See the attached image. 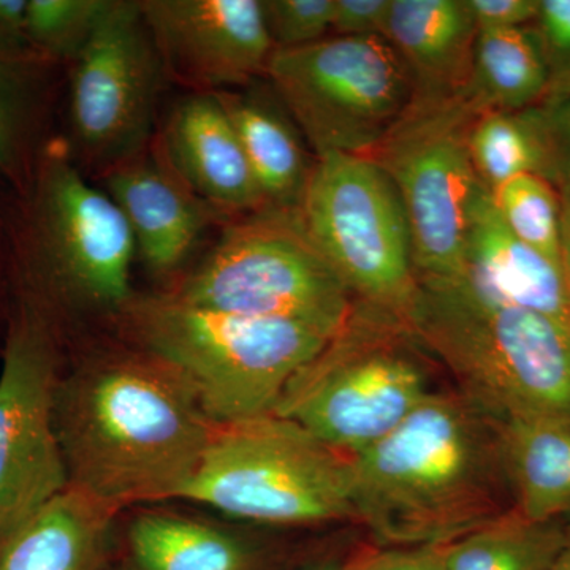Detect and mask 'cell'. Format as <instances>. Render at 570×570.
I'll return each mask as SVG.
<instances>
[{"mask_svg":"<svg viewBox=\"0 0 570 570\" xmlns=\"http://www.w3.org/2000/svg\"><path fill=\"white\" fill-rule=\"evenodd\" d=\"M56 426L70 485L119 512L181 499L216 422L178 370L115 336L62 379Z\"/></svg>","mask_w":570,"mask_h":570,"instance_id":"obj_1","label":"cell"},{"mask_svg":"<svg viewBox=\"0 0 570 570\" xmlns=\"http://www.w3.org/2000/svg\"><path fill=\"white\" fill-rule=\"evenodd\" d=\"M351 459L354 520L384 546H449L508 512L497 419L464 395L433 390Z\"/></svg>","mask_w":570,"mask_h":570,"instance_id":"obj_2","label":"cell"},{"mask_svg":"<svg viewBox=\"0 0 570 570\" xmlns=\"http://www.w3.org/2000/svg\"><path fill=\"white\" fill-rule=\"evenodd\" d=\"M3 265L14 296L39 307L66 337L75 316L105 325L132 298L137 249L115 202L56 135L31 184L0 212Z\"/></svg>","mask_w":570,"mask_h":570,"instance_id":"obj_3","label":"cell"},{"mask_svg":"<svg viewBox=\"0 0 570 570\" xmlns=\"http://www.w3.org/2000/svg\"><path fill=\"white\" fill-rule=\"evenodd\" d=\"M417 277L404 324L464 396L497 420L570 419V326L499 303L460 279Z\"/></svg>","mask_w":570,"mask_h":570,"instance_id":"obj_4","label":"cell"},{"mask_svg":"<svg viewBox=\"0 0 570 570\" xmlns=\"http://www.w3.org/2000/svg\"><path fill=\"white\" fill-rule=\"evenodd\" d=\"M108 328L178 370L216 423L272 414L328 341L292 322L208 309L164 291L135 292Z\"/></svg>","mask_w":570,"mask_h":570,"instance_id":"obj_5","label":"cell"},{"mask_svg":"<svg viewBox=\"0 0 570 570\" xmlns=\"http://www.w3.org/2000/svg\"><path fill=\"white\" fill-rule=\"evenodd\" d=\"M164 292L208 309L292 322L325 340L343 328L355 303L299 209L264 208L228 220Z\"/></svg>","mask_w":570,"mask_h":570,"instance_id":"obj_6","label":"cell"},{"mask_svg":"<svg viewBox=\"0 0 570 570\" xmlns=\"http://www.w3.org/2000/svg\"><path fill=\"white\" fill-rule=\"evenodd\" d=\"M417 346L403 318L355 299L346 324L292 377L273 414L354 456L433 392Z\"/></svg>","mask_w":570,"mask_h":570,"instance_id":"obj_7","label":"cell"},{"mask_svg":"<svg viewBox=\"0 0 570 570\" xmlns=\"http://www.w3.org/2000/svg\"><path fill=\"white\" fill-rule=\"evenodd\" d=\"M181 499L281 527L354 520L352 459L273 412L216 423Z\"/></svg>","mask_w":570,"mask_h":570,"instance_id":"obj_8","label":"cell"},{"mask_svg":"<svg viewBox=\"0 0 570 570\" xmlns=\"http://www.w3.org/2000/svg\"><path fill=\"white\" fill-rule=\"evenodd\" d=\"M168 85L140 0H108L63 86L61 135L92 181L151 145Z\"/></svg>","mask_w":570,"mask_h":570,"instance_id":"obj_9","label":"cell"},{"mask_svg":"<svg viewBox=\"0 0 570 570\" xmlns=\"http://www.w3.org/2000/svg\"><path fill=\"white\" fill-rule=\"evenodd\" d=\"M478 116L464 92L414 96L365 156L400 195L420 277L453 279L463 269L469 212L482 186L469 154V132Z\"/></svg>","mask_w":570,"mask_h":570,"instance_id":"obj_10","label":"cell"},{"mask_svg":"<svg viewBox=\"0 0 570 570\" xmlns=\"http://www.w3.org/2000/svg\"><path fill=\"white\" fill-rule=\"evenodd\" d=\"M266 80L314 156H367L406 111L414 82L382 37L328 36L273 51Z\"/></svg>","mask_w":570,"mask_h":570,"instance_id":"obj_11","label":"cell"},{"mask_svg":"<svg viewBox=\"0 0 570 570\" xmlns=\"http://www.w3.org/2000/svg\"><path fill=\"white\" fill-rule=\"evenodd\" d=\"M299 213L354 298L404 321L419 277L406 212L389 176L365 156H318Z\"/></svg>","mask_w":570,"mask_h":570,"instance_id":"obj_12","label":"cell"},{"mask_svg":"<svg viewBox=\"0 0 570 570\" xmlns=\"http://www.w3.org/2000/svg\"><path fill=\"white\" fill-rule=\"evenodd\" d=\"M13 298L0 371V542L69 487L56 426L63 337L39 307Z\"/></svg>","mask_w":570,"mask_h":570,"instance_id":"obj_13","label":"cell"},{"mask_svg":"<svg viewBox=\"0 0 570 570\" xmlns=\"http://www.w3.org/2000/svg\"><path fill=\"white\" fill-rule=\"evenodd\" d=\"M167 80L216 94L265 78L276 50L262 0H140Z\"/></svg>","mask_w":570,"mask_h":570,"instance_id":"obj_14","label":"cell"},{"mask_svg":"<svg viewBox=\"0 0 570 570\" xmlns=\"http://www.w3.org/2000/svg\"><path fill=\"white\" fill-rule=\"evenodd\" d=\"M94 183L126 217L137 257L164 284L159 291L186 275L227 224L176 174L156 140Z\"/></svg>","mask_w":570,"mask_h":570,"instance_id":"obj_15","label":"cell"},{"mask_svg":"<svg viewBox=\"0 0 570 570\" xmlns=\"http://www.w3.org/2000/svg\"><path fill=\"white\" fill-rule=\"evenodd\" d=\"M154 140L183 181L225 223L266 208L216 94H184L160 119Z\"/></svg>","mask_w":570,"mask_h":570,"instance_id":"obj_16","label":"cell"},{"mask_svg":"<svg viewBox=\"0 0 570 570\" xmlns=\"http://www.w3.org/2000/svg\"><path fill=\"white\" fill-rule=\"evenodd\" d=\"M453 279L499 303L570 326V295L561 266L509 230L483 184L469 212L463 269Z\"/></svg>","mask_w":570,"mask_h":570,"instance_id":"obj_17","label":"cell"},{"mask_svg":"<svg viewBox=\"0 0 570 570\" xmlns=\"http://www.w3.org/2000/svg\"><path fill=\"white\" fill-rule=\"evenodd\" d=\"M234 124L266 208L299 209L316 156L266 78L216 92Z\"/></svg>","mask_w":570,"mask_h":570,"instance_id":"obj_18","label":"cell"},{"mask_svg":"<svg viewBox=\"0 0 570 570\" xmlns=\"http://www.w3.org/2000/svg\"><path fill=\"white\" fill-rule=\"evenodd\" d=\"M478 32L468 0H392L385 39L414 96L450 97L466 89Z\"/></svg>","mask_w":570,"mask_h":570,"instance_id":"obj_19","label":"cell"},{"mask_svg":"<svg viewBox=\"0 0 570 570\" xmlns=\"http://www.w3.org/2000/svg\"><path fill=\"white\" fill-rule=\"evenodd\" d=\"M66 69L36 55L0 51V179L22 194L52 138L62 107Z\"/></svg>","mask_w":570,"mask_h":570,"instance_id":"obj_20","label":"cell"},{"mask_svg":"<svg viewBox=\"0 0 570 570\" xmlns=\"http://www.w3.org/2000/svg\"><path fill=\"white\" fill-rule=\"evenodd\" d=\"M116 515L69 483L0 542V570H97Z\"/></svg>","mask_w":570,"mask_h":570,"instance_id":"obj_21","label":"cell"},{"mask_svg":"<svg viewBox=\"0 0 570 570\" xmlns=\"http://www.w3.org/2000/svg\"><path fill=\"white\" fill-rule=\"evenodd\" d=\"M497 422L513 509L532 521L564 519L570 513V419L520 414Z\"/></svg>","mask_w":570,"mask_h":570,"instance_id":"obj_22","label":"cell"},{"mask_svg":"<svg viewBox=\"0 0 570 570\" xmlns=\"http://www.w3.org/2000/svg\"><path fill=\"white\" fill-rule=\"evenodd\" d=\"M140 570H257V553L245 539L209 521L167 510H148L129 530Z\"/></svg>","mask_w":570,"mask_h":570,"instance_id":"obj_23","label":"cell"},{"mask_svg":"<svg viewBox=\"0 0 570 570\" xmlns=\"http://www.w3.org/2000/svg\"><path fill=\"white\" fill-rule=\"evenodd\" d=\"M549 85L534 28L478 32L464 96L479 115L535 107L546 99Z\"/></svg>","mask_w":570,"mask_h":570,"instance_id":"obj_24","label":"cell"},{"mask_svg":"<svg viewBox=\"0 0 570 570\" xmlns=\"http://www.w3.org/2000/svg\"><path fill=\"white\" fill-rule=\"evenodd\" d=\"M564 519L532 521L509 509L445 547L448 570H551L564 542Z\"/></svg>","mask_w":570,"mask_h":570,"instance_id":"obj_25","label":"cell"},{"mask_svg":"<svg viewBox=\"0 0 570 570\" xmlns=\"http://www.w3.org/2000/svg\"><path fill=\"white\" fill-rule=\"evenodd\" d=\"M469 154L490 193L517 176L535 175L550 181L549 145L539 105L479 115L469 132Z\"/></svg>","mask_w":570,"mask_h":570,"instance_id":"obj_26","label":"cell"},{"mask_svg":"<svg viewBox=\"0 0 570 570\" xmlns=\"http://www.w3.org/2000/svg\"><path fill=\"white\" fill-rule=\"evenodd\" d=\"M491 197L517 238L561 266L562 198L553 184L542 176H517L491 190Z\"/></svg>","mask_w":570,"mask_h":570,"instance_id":"obj_27","label":"cell"},{"mask_svg":"<svg viewBox=\"0 0 570 570\" xmlns=\"http://www.w3.org/2000/svg\"><path fill=\"white\" fill-rule=\"evenodd\" d=\"M108 0H28V40L32 51L66 69L88 41Z\"/></svg>","mask_w":570,"mask_h":570,"instance_id":"obj_28","label":"cell"},{"mask_svg":"<svg viewBox=\"0 0 570 570\" xmlns=\"http://www.w3.org/2000/svg\"><path fill=\"white\" fill-rule=\"evenodd\" d=\"M335 0H262L276 50L316 43L332 33Z\"/></svg>","mask_w":570,"mask_h":570,"instance_id":"obj_29","label":"cell"},{"mask_svg":"<svg viewBox=\"0 0 570 570\" xmlns=\"http://www.w3.org/2000/svg\"><path fill=\"white\" fill-rule=\"evenodd\" d=\"M534 31L549 69L547 100L570 89V0H539Z\"/></svg>","mask_w":570,"mask_h":570,"instance_id":"obj_30","label":"cell"},{"mask_svg":"<svg viewBox=\"0 0 570 570\" xmlns=\"http://www.w3.org/2000/svg\"><path fill=\"white\" fill-rule=\"evenodd\" d=\"M550 154V181L570 202V89L539 105Z\"/></svg>","mask_w":570,"mask_h":570,"instance_id":"obj_31","label":"cell"},{"mask_svg":"<svg viewBox=\"0 0 570 570\" xmlns=\"http://www.w3.org/2000/svg\"><path fill=\"white\" fill-rule=\"evenodd\" d=\"M392 0H335L332 33L337 37H387Z\"/></svg>","mask_w":570,"mask_h":570,"instance_id":"obj_32","label":"cell"},{"mask_svg":"<svg viewBox=\"0 0 570 570\" xmlns=\"http://www.w3.org/2000/svg\"><path fill=\"white\" fill-rule=\"evenodd\" d=\"M478 31L524 28L534 22L539 0H468Z\"/></svg>","mask_w":570,"mask_h":570,"instance_id":"obj_33","label":"cell"},{"mask_svg":"<svg viewBox=\"0 0 570 570\" xmlns=\"http://www.w3.org/2000/svg\"><path fill=\"white\" fill-rule=\"evenodd\" d=\"M445 547H393L346 566V570H448Z\"/></svg>","mask_w":570,"mask_h":570,"instance_id":"obj_34","label":"cell"},{"mask_svg":"<svg viewBox=\"0 0 570 570\" xmlns=\"http://www.w3.org/2000/svg\"><path fill=\"white\" fill-rule=\"evenodd\" d=\"M26 17L28 0H0V51L17 56L32 55Z\"/></svg>","mask_w":570,"mask_h":570,"instance_id":"obj_35","label":"cell"},{"mask_svg":"<svg viewBox=\"0 0 570 570\" xmlns=\"http://www.w3.org/2000/svg\"><path fill=\"white\" fill-rule=\"evenodd\" d=\"M561 266L570 295V202L564 198H562L561 220Z\"/></svg>","mask_w":570,"mask_h":570,"instance_id":"obj_36","label":"cell"},{"mask_svg":"<svg viewBox=\"0 0 570 570\" xmlns=\"http://www.w3.org/2000/svg\"><path fill=\"white\" fill-rule=\"evenodd\" d=\"M551 570H570V513L566 515L564 542Z\"/></svg>","mask_w":570,"mask_h":570,"instance_id":"obj_37","label":"cell"},{"mask_svg":"<svg viewBox=\"0 0 570 570\" xmlns=\"http://www.w3.org/2000/svg\"><path fill=\"white\" fill-rule=\"evenodd\" d=\"M11 189L9 186H7L6 183L2 181V179H0V212H2L3 209V206L7 205V202L10 200V197H11Z\"/></svg>","mask_w":570,"mask_h":570,"instance_id":"obj_38","label":"cell"},{"mask_svg":"<svg viewBox=\"0 0 570 570\" xmlns=\"http://www.w3.org/2000/svg\"><path fill=\"white\" fill-rule=\"evenodd\" d=\"M309 570H346V566L326 564V566H318V568H314V569H309Z\"/></svg>","mask_w":570,"mask_h":570,"instance_id":"obj_39","label":"cell"},{"mask_svg":"<svg viewBox=\"0 0 570 570\" xmlns=\"http://www.w3.org/2000/svg\"><path fill=\"white\" fill-rule=\"evenodd\" d=\"M3 269H6V265H3L2 232H0V272Z\"/></svg>","mask_w":570,"mask_h":570,"instance_id":"obj_40","label":"cell"},{"mask_svg":"<svg viewBox=\"0 0 570 570\" xmlns=\"http://www.w3.org/2000/svg\"><path fill=\"white\" fill-rule=\"evenodd\" d=\"M124 570H140V569H124Z\"/></svg>","mask_w":570,"mask_h":570,"instance_id":"obj_41","label":"cell"}]
</instances>
